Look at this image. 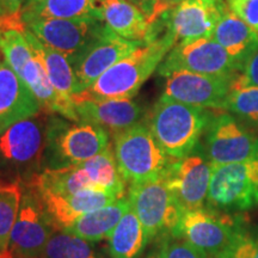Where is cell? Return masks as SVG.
<instances>
[{
    "mask_svg": "<svg viewBox=\"0 0 258 258\" xmlns=\"http://www.w3.org/2000/svg\"><path fill=\"white\" fill-rule=\"evenodd\" d=\"M175 44V38L166 29L163 36L143 43L137 50L103 73L90 88L73 95V103L88 99H132L154 71L158 70Z\"/></svg>",
    "mask_w": 258,
    "mask_h": 258,
    "instance_id": "6da1fadb",
    "label": "cell"
},
{
    "mask_svg": "<svg viewBox=\"0 0 258 258\" xmlns=\"http://www.w3.org/2000/svg\"><path fill=\"white\" fill-rule=\"evenodd\" d=\"M212 111L161 96L147 117L158 145L172 159H182L198 147Z\"/></svg>",
    "mask_w": 258,
    "mask_h": 258,
    "instance_id": "7a4b0ae2",
    "label": "cell"
},
{
    "mask_svg": "<svg viewBox=\"0 0 258 258\" xmlns=\"http://www.w3.org/2000/svg\"><path fill=\"white\" fill-rule=\"evenodd\" d=\"M47 123L40 112L0 133V179L23 186L43 170Z\"/></svg>",
    "mask_w": 258,
    "mask_h": 258,
    "instance_id": "3957f363",
    "label": "cell"
},
{
    "mask_svg": "<svg viewBox=\"0 0 258 258\" xmlns=\"http://www.w3.org/2000/svg\"><path fill=\"white\" fill-rule=\"evenodd\" d=\"M247 232L240 214L213 211L205 206L183 213L171 234L185 239L209 258H228Z\"/></svg>",
    "mask_w": 258,
    "mask_h": 258,
    "instance_id": "277c9868",
    "label": "cell"
},
{
    "mask_svg": "<svg viewBox=\"0 0 258 258\" xmlns=\"http://www.w3.org/2000/svg\"><path fill=\"white\" fill-rule=\"evenodd\" d=\"M110 146L109 133L89 122H71L51 117L47 123L43 169L79 165Z\"/></svg>",
    "mask_w": 258,
    "mask_h": 258,
    "instance_id": "5b68a950",
    "label": "cell"
},
{
    "mask_svg": "<svg viewBox=\"0 0 258 258\" xmlns=\"http://www.w3.org/2000/svg\"><path fill=\"white\" fill-rule=\"evenodd\" d=\"M114 154L121 176L131 185L161 178L175 160L161 150L144 122L114 135Z\"/></svg>",
    "mask_w": 258,
    "mask_h": 258,
    "instance_id": "8992f818",
    "label": "cell"
},
{
    "mask_svg": "<svg viewBox=\"0 0 258 258\" xmlns=\"http://www.w3.org/2000/svg\"><path fill=\"white\" fill-rule=\"evenodd\" d=\"M206 207L228 214L258 207V156L240 163L213 166Z\"/></svg>",
    "mask_w": 258,
    "mask_h": 258,
    "instance_id": "52a82bcc",
    "label": "cell"
},
{
    "mask_svg": "<svg viewBox=\"0 0 258 258\" xmlns=\"http://www.w3.org/2000/svg\"><path fill=\"white\" fill-rule=\"evenodd\" d=\"M128 199L132 209L143 224L148 243L172 233L184 213L164 177L131 185Z\"/></svg>",
    "mask_w": 258,
    "mask_h": 258,
    "instance_id": "ba28073f",
    "label": "cell"
},
{
    "mask_svg": "<svg viewBox=\"0 0 258 258\" xmlns=\"http://www.w3.org/2000/svg\"><path fill=\"white\" fill-rule=\"evenodd\" d=\"M203 154L213 166L258 156V133L228 112L213 114L205 131Z\"/></svg>",
    "mask_w": 258,
    "mask_h": 258,
    "instance_id": "9c48e42d",
    "label": "cell"
},
{
    "mask_svg": "<svg viewBox=\"0 0 258 258\" xmlns=\"http://www.w3.org/2000/svg\"><path fill=\"white\" fill-rule=\"evenodd\" d=\"M176 71H189L215 77H234L240 72V69L217 41L199 38L176 43L158 67L159 76L165 78Z\"/></svg>",
    "mask_w": 258,
    "mask_h": 258,
    "instance_id": "30bf717a",
    "label": "cell"
},
{
    "mask_svg": "<svg viewBox=\"0 0 258 258\" xmlns=\"http://www.w3.org/2000/svg\"><path fill=\"white\" fill-rule=\"evenodd\" d=\"M55 231L36 190L24 185L18 218L10 235V252L14 258L43 257L48 240Z\"/></svg>",
    "mask_w": 258,
    "mask_h": 258,
    "instance_id": "8fae6325",
    "label": "cell"
},
{
    "mask_svg": "<svg viewBox=\"0 0 258 258\" xmlns=\"http://www.w3.org/2000/svg\"><path fill=\"white\" fill-rule=\"evenodd\" d=\"M143 43L145 42L124 40L105 24L101 34L91 43L70 59L77 80L74 95L90 88L103 73L137 50Z\"/></svg>",
    "mask_w": 258,
    "mask_h": 258,
    "instance_id": "7c38bea8",
    "label": "cell"
},
{
    "mask_svg": "<svg viewBox=\"0 0 258 258\" xmlns=\"http://www.w3.org/2000/svg\"><path fill=\"white\" fill-rule=\"evenodd\" d=\"M25 27L42 43L72 59L101 34L105 23L97 18H35Z\"/></svg>",
    "mask_w": 258,
    "mask_h": 258,
    "instance_id": "4fadbf2b",
    "label": "cell"
},
{
    "mask_svg": "<svg viewBox=\"0 0 258 258\" xmlns=\"http://www.w3.org/2000/svg\"><path fill=\"white\" fill-rule=\"evenodd\" d=\"M237 76L215 77L176 71L166 77L163 96L199 108L225 110L226 101Z\"/></svg>",
    "mask_w": 258,
    "mask_h": 258,
    "instance_id": "5bb4252c",
    "label": "cell"
},
{
    "mask_svg": "<svg viewBox=\"0 0 258 258\" xmlns=\"http://www.w3.org/2000/svg\"><path fill=\"white\" fill-rule=\"evenodd\" d=\"M213 165L205 154L190 153L175 159L166 170L164 179L183 211L202 208L207 201Z\"/></svg>",
    "mask_w": 258,
    "mask_h": 258,
    "instance_id": "9a60e30c",
    "label": "cell"
},
{
    "mask_svg": "<svg viewBox=\"0 0 258 258\" xmlns=\"http://www.w3.org/2000/svg\"><path fill=\"white\" fill-rule=\"evenodd\" d=\"M226 9L225 0H185L163 16L167 31L178 43L212 38Z\"/></svg>",
    "mask_w": 258,
    "mask_h": 258,
    "instance_id": "2e32d148",
    "label": "cell"
},
{
    "mask_svg": "<svg viewBox=\"0 0 258 258\" xmlns=\"http://www.w3.org/2000/svg\"><path fill=\"white\" fill-rule=\"evenodd\" d=\"M74 105L79 121L99 125L112 135L143 123L147 116L143 106L132 99H88L74 102Z\"/></svg>",
    "mask_w": 258,
    "mask_h": 258,
    "instance_id": "e0dca14e",
    "label": "cell"
},
{
    "mask_svg": "<svg viewBox=\"0 0 258 258\" xmlns=\"http://www.w3.org/2000/svg\"><path fill=\"white\" fill-rule=\"evenodd\" d=\"M37 194L51 222L56 230L60 231L66 230L83 214L111 205L116 200L120 199V196L115 194L90 189L82 190L71 195H55V194L40 191H37Z\"/></svg>",
    "mask_w": 258,
    "mask_h": 258,
    "instance_id": "ac0fdd59",
    "label": "cell"
},
{
    "mask_svg": "<svg viewBox=\"0 0 258 258\" xmlns=\"http://www.w3.org/2000/svg\"><path fill=\"white\" fill-rule=\"evenodd\" d=\"M41 111L40 103L27 84L0 60V133Z\"/></svg>",
    "mask_w": 258,
    "mask_h": 258,
    "instance_id": "d6986e66",
    "label": "cell"
},
{
    "mask_svg": "<svg viewBox=\"0 0 258 258\" xmlns=\"http://www.w3.org/2000/svg\"><path fill=\"white\" fill-rule=\"evenodd\" d=\"M212 38L230 54L240 71L245 62L258 51V32L228 8L219 21Z\"/></svg>",
    "mask_w": 258,
    "mask_h": 258,
    "instance_id": "ffe728a7",
    "label": "cell"
},
{
    "mask_svg": "<svg viewBox=\"0 0 258 258\" xmlns=\"http://www.w3.org/2000/svg\"><path fill=\"white\" fill-rule=\"evenodd\" d=\"M24 34L32 53L46 71L51 86L63 102L74 105L72 97L77 90V80L69 57L42 43L28 29H25Z\"/></svg>",
    "mask_w": 258,
    "mask_h": 258,
    "instance_id": "44dd1931",
    "label": "cell"
},
{
    "mask_svg": "<svg viewBox=\"0 0 258 258\" xmlns=\"http://www.w3.org/2000/svg\"><path fill=\"white\" fill-rule=\"evenodd\" d=\"M101 18L115 34L128 41L145 42L150 30L146 15L128 0H98Z\"/></svg>",
    "mask_w": 258,
    "mask_h": 258,
    "instance_id": "7402d4cb",
    "label": "cell"
},
{
    "mask_svg": "<svg viewBox=\"0 0 258 258\" xmlns=\"http://www.w3.org/2000/svg\"><path fill=\"white\" fill-rule=\"evenodd\" d=\"M131 207L128 196L123 195L111 205L83 214L63 231L91 243L108 239Z\"/></svg>",
    "mask_w": 258,
    "mask_h": 258,
    "instance_id": "603a6c76",
    "label": "cell"
},
{
    "mask_svg": "<svg viewBox=\"0 0 258 258\" xmlns=\"http://www.w3.org/2000/svg\"><path fill=\"white\" fill-rule=\"evenodd\" d=\"M21 15L24 24L35 18H97L102 21L98 0H40L36 4L23 6Z\"/></svg>",
    "mask_w": 258,
    "mask_h": 258,
    "instance_id": "cb8c5ba5",
    "label": "cell"
},
{
    "mask_svg": "<svg viewBox=\"0 0 258 258\" xmlns=\"http://www.w3.org/2000/svg\"><path fill=\"white\" fill-rule=\"evenodd\" d=\"M108 239L111 258H139L148 244L143 224L132 207Z\"/></svg>",
    "mask_w": 258,
    "mask_h": 258,
    "instance_id": "d4e9b609",
    "label": "cell"
},
{
    "mask_svg": "<svg viewBox=\"0 0 258 258\" xmlns=\"http://www.w3.org/2000/svg\"><path fill=\"white\" fill-rule=\"evenodd\" d=\"M82 165L89 173L97 191L115 194L120 198L124 195L125 180L118 171L111 146L91 159L84 161Z\"/></svg>",
    "mask_w": 258,
    "mask_h": 258,
    "instance_id": "484cf974",
    "label": "cell"
},
{
    "mask_svg": "<svg viewBox=\"0 0 258 258\" xmlns=\"http://www.w3.org/2000/svg\"><path fill=\"white\" fill-rule=\"evenodd\" d=\"M22 198V184L0 179V251L9 250L10 235L18 218Z\"/></svg>",
    "mask_w": 258,
    "mask_h": 258,
    "instance_id": "4316f807",
    "label": "cell"
},
{
    "mask_svg": "<svg viewBox=\"0 0 258 258\" xmlns=\"http://www.w3.org/2000/svg\"><path fill=\"white\" fill-rule=\"evenodd\" d=\"M43 258H98L91 241L66 231L54 232L48 240Z\"/></svg>",
    "mask_w": 258,
    "mask_h": 258,
    "instance_id": "83f0119b",
    "label": "cell"
},
{
    "mask_svg": "<svg viewBox=\"0 0 258 258\" xmlns=\"http://www.w3.org/2000/svg\"><path fill=\"white\" fill-rule=\"evenodd\" d=\"M225 110L230 111L258 133V88H232Z\"/></svg>",
    "mask_w": 258,
    "mask_h": 258,
    "instance_id": "f1b7e54d",
    "label": "cell"
},
{
    "mask_svg": "<svg viewBox=\"0 0 258 258\" xmlns=\"http://www.w3.org/2000/svg\"><path fill=\"white\" fill-rule=\"evenodd\" d=\"M161 258H209L205 252L183 238L173 234H166L159 238Z\"/></svg>",
    "mask_w": 258,
    "mask_h": 258,
    "instance_id": "f546056e",
    "label": "cell"
},
{
    "mask_svg": "<svg viewBox=\"0 0 258 258\" xmlns=\"http://www.w3.org/2000/svg\"><path fill=\"white\" fill-rule=\"evenodd\" d=\"M227 8L258 32V0H225Z\"/></svg>",
    "mask_w": 258,
    "mask_h": 258,
    "instance_id": "4dcf8cb0",
    "label": "cell"
},
{
    "mask_svg": "<svg viewBox=\"0 0 258 258\" xmlns=\"http://www.w3.org/2000/svg\"><path fill=\"white\" fill-rule=\"evenodd\" d=\"M258 88V51L253 54L244 64L243 70L238 73L232 84V88Z\"/></svg>",
    "mask_w": 258,
    "mask_h": 258,
    "instance_id": "1f68e13d",
    "label": "cell"
},
{
    "mask_svg": "<svg viewBox=\"0 0 258 258\" xmlns=\"http://www.w3.org/2000/svg\"><path fill=\"white\" fill-rule=\"evenodd\" d=\"M228 258H258V235L247 232L238 241Z\"/></svg>",
    "mask_w": 258,
    "mask_h": 258,
    "instance_id": "d6a6232c",
    "label": "cell"
},
{
    "mask_svg": "<svg viewBox=\"0 0 258 258\" xmlns=\"http://www.w3.org/2000/svg\"><path fill=\"white\" fill-rule=\"evenodd\" d=\"M183 2H185V0H156V4H154L152 15H151V17L148 18L150 25L154 23L157 19H159L164 14H166V12H169L172 9H175L177 5H179L180 3Z\"/></svg>",
    "mask_w": 258,
    "mask_h": 258,
    "instance_id": "836d02e7",
    "label": "cell"
},
{
    "mask_svg": "<svg viewBox=\"0 0 258 258\" xmlns=\"http://www.w3.org/2000/svg\"><path fill=\"white\" fill-rule=\"evenodd\" d=\"M27 0H0V6L5 14L12 15L22 11Z\"/></svg>",
    "mask_w": 258,
    "mask_h": 258,
    "instance_id": "e575fe53",
    "label": "cell"
},
{
    "mask_svg": "<svg viewBox=\"0 0 258 258\" xmlns=\"http://www.w3.org/2000/svg\"><path fill=\"white\" fill-rule=\"evenodd\" d=\"M154 4H156V0H144L143 12H144L145 15H146L147 19L151 17V15H152Z\"/></svg>",
    "mask_w": 258,
    "mask_h": 258,
    "instance_id": "d590c367",
    "label": "cell"
},
{
    "mask_svg": "<svg viewBox=\"0 0 258 258\" xmlns=\"http://www.w3.org/2000/svg\"><path fill=\"white\" fill-rule=\"evenodd\" d=\"M145 258H161L159 247H156V249L151 250L150 252L146 254V257H145Z\"/></svg>",
    "mask_w": 258,
    "mask_h": 258,
    "instance_id": "8d00e7d4",
    "label": "cell"
},
{
    "mask_svg": "<svg viewBox=\"0 0 258 258\" xmlns=\"http://www.w3.org/2000/svg\"><path fill=\"white\" fill-rule=\"evenodd\" d=\"M128 2L132 3V4L135 5V6H138V8L140 9L141 11H143V9H144V0H128Z\"/></svg>",
    "mask_w": 258,
    "mask_h": 258,
    "instance_id": "74e56055",
    "label": "cell"
},
{
    "mask_svg": "<svg viewBox=\"0 0 258 258\" xmlns=\"http://www.w3.org/2000/svg\"><path fill=\"white\" fill-rule=\"evenodd\" d=\"M0 258H14L10 251H0Z\"/></svg>",
    "mask_w": 258,
    "mask_h": 258,
    "instance_id": "f35d334b",
    "label": "cell"
},
{
    "mask_svg": "<svg viewBox=\"0 0 258 258\" xmlns=\"http://www.w3.org/2000/svg\"><path fill=\"white\" fill-rule=\"evenodd\" d=\"M40 2V0H27V2H25V4H24V6H28V5H32V4H36V3H38Z\"/></svg>",
    "mask_w": 258,
    "mask_h": 258,
    "instance_id": "ab89813d",
    "label": "cell"
},
{
    "mask_svg": "<svg viewBox=\"0 0 258 258\" xmlns=\"http://www.w3.org/2000/svg\"><path fill=\"white\" fill-rule=\"evenodd\" d=\"M3 15H5V12H4V10L2 9V6H0V16H3Z\"/></svg>",
    "mask_w": 258,
    "mask_h": 258,
    "instance_id": "60d3db41",
    "label": "cell"
}]
</instances>
